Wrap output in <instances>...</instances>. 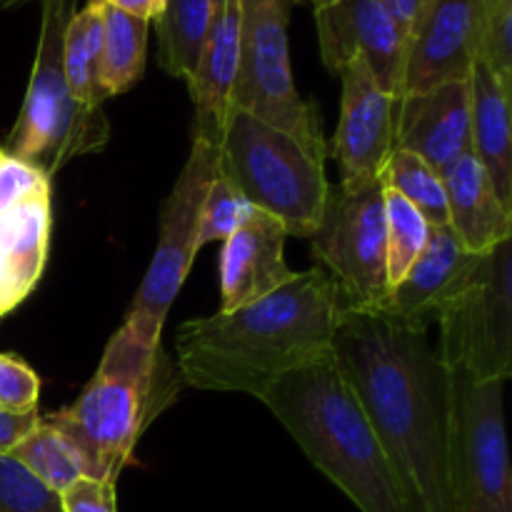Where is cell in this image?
Instances as JSON below:
<instances>
[{
  "instance_id": "6da1fadb",
  "label": "cell",
  "mask_w": 512,
  "mask_h": 512,
  "mask_svg": "<svg viewBox=\"0 0 512 512\" xmlns=\"http://www.w3.org/2000/svg\"><path fill=\"white\" fill-rule=\"evenodd\" d=\"M428 325L380 310H343L333 360L358 395L415 512H453L445 470L450 368Z\"/></svg>"
},
{
  "instance_id": "7a4b0ae2",
  "label": "cell",
  "mask_w": 512,
  "mask_h": 512,
  "mask_svg": "<svg viewBox=\"0 0 512 512\" xmlns=\"http://www.w3.org/2000/svg\"><path fill=\"white\" fill-rule=\"evenodd\" d=\"M343 310L335 280L310 268L245 308L180 325L178 373L193 388L263 400L285 373L333 358Z\"/></svg>"
},
{
  "instance_id": "3957f363",
  "label": "cell",
  "mask_w": 512,
  "mask_h": 512,
  "mask_svg": "<svg viewBox=\"0 0 512 512\" xmlns=\"http://www.w3.org/2000/svg\"><path fill=\"white\" fill-rule=\"evenodd\" d=\"M310 463L363 512H415L358 395L333 358L303 365L263 395Z\"/></svg>"
},
{
  "instance_id": "277c9868",
  "label": "cell",
  "mask_w": 512,
  "mask_h": 512,
  "mask_svg": "<svg viewBox=\"0 0 512 512\" xmlns=\"http://www.w3.org/2000/svg\"><path fill=\"white\" fill-rule=\"evenodd\" d=\"M170 370L160 345L120 328L110 338L93 380L70 408L48 415L83 463V478L115 483L153 415L173 398L160 393Z\"/></svg>"
},
{
  "instance_id": "5b68a950",
  "label": "cell",
  "mask_w": 512,
  "mask_h": 512,
  "mask_svg": "<svg viewBox=\"0 0 512 512\" xmlns=\"http://www.w3.org/2000/svg\"><path fill=\"white\" fill-rule=\"evenodd\" d=\"M40 5L35 63L3 153L33 165L50 180L73 158L100 153L110 140V123L103 108L78 103L65 80L63 35L78 0H40Z\"/></svg>"
},
{
  "instance_id": "8992f818",
  "label": "cell",
  "mask_w": 512,
  "mask_h": 512,
  "mask_svg": "<svg viewBox=\"0 0 512 512\" xmlns=\"http://www.w3.org/2000/svg\"><path fill=\"white\" fill-rule=\"evenodd\" d=\"M325 148H310L243 110H230L220 143V175L245 203L273 215L288 235L310 238L323 218L328 198Z\"/></svg>"
},
{
  "instance_id": "52a82bcc",
  "label": "cell",
  "mask_w": 512,
  "mask_h": 512,
  "mask_svg": "<svg viewBox=\"0 0 512 512\" xmlns=\"http://www.w3.org/2000/svg\"><path fill=\"white\" fill-rule=\"evenodd\" d=\"M438 353L448 368H465L478 380L512 375V238L473 263L435 310Z\"/></svg>"
},
{
  "instance_id": "ba28073f",
  "label": "cell",
  "mask_w": 512,
  "mask_h": 512,
  "mask_svg": "<svg viewBox=\"0 0 512 512\" xmlns=\"http://www.w3.org/2000/svg\"><path fill=\"white\" fill-rule=\"evenodd\" d=\"M508 380H478L450 368L445 470L453 512H512L503 395Z\"/></svg>"
},
{
  "instance_id": "9c48e42d",
  "label": "cell",
  "mask_w": 512,
  "mask_h": 512,
  "mask_svg": "<svg viewBox=\"0 0 512 512\" xmlns=\"http://www.w3.org/2000/svg\"><path fill=\"white\" fill-rule=\"evenodd\" d=\"M290 0H240V60L230 108L310 148H325L318 110L298 95L290 68Z\"/></svg>"
},
{
  "instance_id": "30bf717a",
  "label": "cell",
  "mask_w": 512,
  "mask_h": 512,
  "mask_svg": "<svg viewBox=\"0 0 512 512\" xmlns=\"http://www.w3.org/2000/svg\"><path fill=\"white\" fill-rule=\"evenodd\" d=\"M220 173V148L193 140V150L160 210L158 245L135 293L125 328L148 345H160L165 318L183 288L198 253L200 205L215 175Z\"/></svg>"
},
{
  "instance_id": "8fae6325",
  "label": "cell",
  "mask_w": 512,
  "mask_h": 512,
  "mask_svg": "<svg viewBox=\"0 0 512 512\" xmlns=\"http://www.w3.org/2000/svg\"><path fill=\"white\" fill-rule=\"evenodd\" d=\"M308 240L313 258L338 285L345 310L388 308L383 185L360 193L330 185L323 218Z\"/></svg>"
},
{
  "instance_id": "7c38bea8",
  "label": "cell",
  "mask_w": 512,
  "mask_h": 512,
  "mask_svg": "<svg viewBox=\"0 0 512 512\" xmlns=\"http://www.w3.org/2000/svg\"><path fill=\"white\" fill-rule=\"evenodd\" d=\"M343 105L335 133V158L340 165V188L360 193L380 183L385 163L395 150V108L398 98L375 83L360 58L343 70Z\"/></svg>"
},
{
  "instance_id": "4fadbf2b",
  "label": "cell",
  "mask_w": 512,
  "mask_h": 512,
  "mask_svg": "<svg viewBox=\"0 0 512 512\" xmlns=\"http://www.w3.org/2000/svg\"><path fill=\"white\" fill-rule=\"evenodd\" d=\"M483 0H423L405 40L403 95L470 80L478 63Z\"/></svg>"
},
{
  "instance_id": "5bb4252c",
  "label": "cell",
  "mask_w": 512,
  "mask_h": 512,
  "mask_svg": "<svg viewBox=\"0 0 512 512\" xmlns=\"http://www.w3.org/2000/svg\"><path fill=\"white\" fill-rule=\"evenodd\" d=\"M315 10L320 55L330 73L360 58L385 93L400 98L405 35L383 0H328Z\"/></svg>"
},
{
  "instance_id": "9a60e30c",
  "label": "cell",
  "mask_w": 512,
  "mask_h": 512,
  "mask_svg": "<svg viewBox=\"0 0 512 512\" xmlns=\"http://www.w3.org/2000/svg\"><path fill=\"white\" fill-rule=\"evenodd\" d=\"M285 238L290 235L278 218L263 210H248L238 230L223 240L220 313L245 308L298 275L283 258Z\"/></svg>"
},
{
  "instance_id": "2e32d148",
  "label": "cell",
  "mask_w": 512,
  "mask_h": 512,
  "mask_svg": "<svg viewBox=\"0 0 512 512\" xmlns=\"http://www.w3.org/2000/svg\"><path fill=\"white\" fill-rule=\"evenodd\" d=\"M395 150H408L443 173L470 150V80L403 95L395 108Z\"/></svg>"
},
{
  "instance_id": "e0dca14e",
  "label": "cell",
  "mask_w": 512,
  "mask_h": 512,
  "mask_svg": "<svg viewBox=\"0 0 512 512\" xmlns=\"http://www.w3.org/2000/svg\"><path fill=\"white\" fill-rule=\"evenodd\" d=\"M240 60V0H220L198 63L188 78L195 103L193 140L220 148L230 118V93Z\"/></svg>"
},
{
  "instance_id": "ac0fdd59",
  "label": "cell",
  "mask_w": 512,
  "mask_h": 512,
  "mask_svg": "<svg viewBox=\"0 0 512 512\" xmlns=\"http://www.w3.org/2000/svg\"><path fill=\"white\" fill-rule=\"evenodd\" d=\"M448 225L470 255H488L512 238V210L500 203L473 150L443 170Z\"/></svg>"
},
{
  "instance_id": "d6986e66",
  "label": "cell",
  "mask_w": 512,
  "mask_h": 512,
  "mask_svg": "<svg viewBox=\"0 0 512 512\" xmlns=\"http://www.w3.org/2000/svg\"><path fill=\"white\" fill-rule=\"evenodd\" d=\"M50 190L0 215V308L10 313L38 285L48 260Z\"/></svg>"
},
{
  "instance_id": "ffe728a7",
  "label": "cell",
  "mask_w": 512,
  "mask_h": 512,
  "mask_svg": "<svg viewBox=\"0 0 512 512\" xmlns=\"http://www.w3.org/2000/svg\"><path fill=\"white\" fill-rule=\"evenodd\" d=\"M510 95L483 63L470 75V150L483 165L500 203L512 210Z\"/></svg>"
},
{
  "instance_id": "44dd1931",
  "label": "cell",
  "mask_w": 512,
  "mask_h": 512,
  "mask_svg": "<svg viewBox=\"0 0 512 512\" xmlns=\"http://www.w3.org/2000/svg\"><path fill=\"white\" fill-rule=\"evenodd\" d=\"M475 255L465 253L450 225L430 228L428 243L408 273L390 290L388 310L413 323L433 328L435 310L450 285L473 263Z\"/></svg>"
},
{
  "instance_id": "7402d4cb",
  "label": "cell",
  "mask_w": 512,
  "mask_h": 512,
  "mask_svg": "<svg viewBox=\"0 0 512 512\" xmlns=\"http://www.w3.org/2000/svg\"><path fill=\"white\" fill-rule=\"evenodd\" d=\"M220 0H165L153 20L158 35V63L173 78L188 80L198 63Z\"/></svg>"
},
{
  "instance_id": "603a6c76",
  "label": "cell",
  "mask_w": 512,
  "mask_h": 512,
  "mask_svg": "<svg viewBox=\"0 0 512 512\" xmlns=\"http://www.w3.org/2000/svg\"><path fill=\"white\" fill-rule=\"evenodd\" d=\"M148 20L133 18L103 3V48H100L98 80L105 98L133 88L145 70Z\"/></svg>"
},
{
  "instance_id": "cb8c5ba5",
  "label": "cell",
  "mask_w": 512,
  "mask_h": 512,
  "mask_svg": "<svg viewBox=\"0 0 512 512\" xmlns=\"http://www.w3.org/2000/svg\"><path fill=\"white\" fill-rule=\"evenodd\" d=\"M100 48H103V3L88 0L75 10L63 35V70L68 88L78 103L103 108L105 93L100 88Z\"/></svg>"
},
{
  "instance_id": "d4e9b609",
  "label": "cell",
  "mask_w": 512,
  "mask_h": 512,
  "mask_svg": "<svg viewBox=\"0 0 512 512\" xmlns=\"http://www.w3.org/2000/svg\"><path fill=\"white\" fill-rule=\"evenodd\" d=\"M380 185L395 190L410 205H415L430 228L448 225V195H445L443 173L415 153L393 150L380 175Z\"/></svg>"
},
{
  "instance_id": "484cf974",
  "label": "cell",
  "mask_w": 512,
  "mask_h": 512,
  "mask_svg": "<svg viewBox=\"0 0 512 512\" xmlns=\"http://www.w3.org/2000/svg\"><path fill=\"white\" fill-rule=\"evenodd\" d=\"M10 455L55 493H65L75 480L83 478V463L78 453L45 418H40L28 438Z\"/></svg>"
},
{
  "instance_id": "4316f807",
  "label": "cell",
  "mask_w": 512,
  "mask_h": 512,
  "mask_svg": "<svg viewBox=\"0 0 512 512\" xmlns=\"http://www.w3.org/2000/svg\"><path fill=\"white\" fill-rule=\"evenodd\" d=\"M385 205V250H388V283L390 290L403 280L410 265L423 253L430 235V223L410 205L403 195L383 188Z\"/></svg>"
},
{
  "instance_id": "83f0119b",
  "label": "cell",
  "mask_w": 512,
  "mask_h": 512,
  "mask_svg": "<svg viewBox=\"0 0 512 512\" xmlns=\"http://www.w3.org/2000/svg\"><path fill=\"white\" fill-rule=\"evenodd\" d=\"M250 205L240 195V190L230 183L225 175H215L200 205L198 218V250L208 243L228 240L238 230L243 218L248 215Z\"/></svg>"
},
{
  "instance_id": "f1b7e54d",
  "label": "cell",
  "mask_w": 512,
  "mask_h": 512,
  "mask_svg": "<svg viewBox=\"0 0 512 512\" xmlns=\"http://www.w3.org/2000/svg\"><path fill=\"white\" fill-rule=\"evenodd\" d=\"M478 63L512 90V0H483Z\"/></svg>"
},
{
  "instance_id": "f546056e",
  "label": "cell",
  "mask_w": 512,
  "mask_h": 512,
  "mask_svg": "<svg viewBox=\"0 0 512 512\" xmlns=\"http://www.w3.org/2000/svg\"><path fill=\"white\" fill-rule=\"evenodd\" d=\"M0 512H63V503L13 455H0Z\"/></svg>"
},
{
  "instance_id": "4dcf8cb0",
  "label": "cell",
  "mask_w": 512,
  "mask_h": 512,
  "mask_svg": "<svg viewBox=\"0 0 512 512\" xmlns=\"http://www.w3.org/2000/svg\"><path fill=\"white\" fill-rule=\"evenodd\" d=\"M40 380L15 355H0V408L10 413L38 410Z\"/></svg>"
},
{
  "instance_id": "1f68e13d",
  "label": "cell",
  "mask_w": 512,
  "mask_h": 512,
  "mask_svg": "<svg viewBox=\"0 0 512 512\" xmlns=\"http://www.w3.org/2000/svg\"><path fill=\"white\" fill-rule=\"evenodd\" d=\"M48 190L50 180L40 170L3 153L0 158V215L28 203L35 195L48 193Z\"/></svg>"
},
{
  "instance_id": "d6a6232c",
  "label": "cell",
  "mask_w": 512,
  "mask_h": 512,
  "mask_svg": "<svg viewBox=\"0 0 512 512\" xmlns=\"http://www.w3.org/2000/svg\"><path fill=\"white\" fill-rule=\"evenodd\" d=\"M63 512H118L115 508V483L110 480L80 478L60 493Z\"/></svg>"
},
{
  "instance_id": "836d02e7",
  "label": "cell",
  "mask_w": 512,
  "mask_h": 512,
  "mask_svg": "<svg viewBox=\"0 0 512 512\" xmlns=\"http://www.w3.org/2000/svg\"><path fill=\"white\" fill-rule=\"evenodd\" d=\"M38 423V410H33V413H10V410L0 408V455L13 453Z\"/></svg>"
},
{
  "instance_id": "e575fe53",
  "label": "cell",
  "mask_w": 512,
  "mask_h": 512,
  "mask_svg": "<svg viewBox=\"0 0 512 512\" xmlns=\"http://www.w3.org/2000/svg\"><path fill=\"white\" fill-rule=\"evenodd\" d=\"M100 3L110 5V8H118L123 13L133 15V18L140 20H155L160 13H163L165 0H100Z\"/></svg>"
},
{
  "instance_id": "d590c367",
  "label": "cell",
  "mask_w": 512,
  "mask_h": 512,
  "mask_svg": "<svg viewBox=\"0 0 512 512\" xmlns=\"http://www.w3.org/2000/svg\"><path fill=\"white\" fill-rule=\"evenodd\" d=\"M383 5L388 8V13L393 15V20L398 23V28L403 30L405 40H408L410 28H413L415 18H418L423 0H383Z\"/></svg>"
},
{
  "instance_id": "8d00e7d4",
  "label": "cell",
  "mask_w": 512,
  "mask_h": 512,
  "mask_svg": "<svg viewBox=\"0 0 512 512\" xmlns=\"http://www.w3.org/2000/svg\"><path fill=\"white\" fill-rule=\"evenodd\" d=\"M30 3V0H0V10H10V8H18V5Z\"/></svg>"
},
{
  "instance_id": "74e56055",
  "label": "cell",
  "mask_w": 512,
  "mask_h": 512,
  "mask_svg": "<svg viewBox=\"0 0 512 512\" xmlns=\"http://www.w3.org/2000/svg\"><path fill=\"white\" fill-rule=\"evenodd\" d=\"M290 3H310L313 8H320V5H325L328 0H290Z\"/></svg>"
},
{
  "instance_id": "f35d334b",
  "label": "cell",
  "mask_w": 512,
  "mask_h": 512,
  "mask_svg": "<svg viewBox=\"0 0 512 512\" xmlns=\"http://www.w3.org/2000/svg\"><path fill=\"white\" fill-rule=\"evenodd\" d=\"M0 158H3V148H0Z\"/></svg>"
}]
</instances>
